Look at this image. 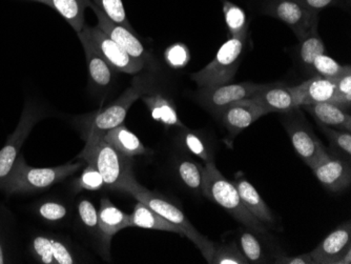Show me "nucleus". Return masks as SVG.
<instances>
[{
	"label": "nucleus",
	"instance_id": "obj_3",
	"mask_svg": "<svg viewBox=\"0 0 351 264\" xmlns=\"http://www.w3.org/2000/svg\"><path fill=\"white\" fill-rule=\"evenodd\" d=\"M201 190L207 198L228 211L246 228L259 234H265L264 224L246 208L234 183L221 174L213 160L205 163L204 180Z\"/></svg>",
	"mask_w": 351,
	"mask_h": 264
},
{
	"label": "nucleus",
	"instance_id": "obj_20",
	"mask_svg": "<svg viewBox=\"0 0 351 264\" xmlns=\"http://www.w3.org/2000/svg\"><path fill=\"white\" fill-rule=\"evenodd\" d=\"M315 117L320 125L351 132V116L348 112L344 111L336 104L330 102L309 104L302 106Z\"/></svg>",
	"mask_w": 351,
	"mask_h": 264
},
{
	"label": "nucleus",
	"instance_id": "obj_6",
	"mask_svg": "<svg viewBox=\"0 0 351 264\" xmlns=\"http://www.w3.org/2000/svg\"><path fill=\"white\" fill-rule=\"evenodd\" d=\"M149 92L145 80L136 78L133 84L126 88L118 99L106 108H101L97 113L93 114L92 117L88 119L86 141H94L104 138L106 132L123 123L132 104Z\"/></svg>",
	"mask_w": 351,
	"mask_h": 264
},
{
	"label": "nucleus",
	"instance_id": "obj_2",
	"mask_svg": "<svg viewBox=\"0 0 351 264\" xmlns=\"http://www.w3.org/2000/svg\"><path fill=\"white\" fill-rule=\"evenodd\" d=\"M77 158L95 165L104 179V188L108 190L123 192L124 187L135 177L132 158L119 153L106 143L104 138L86 141L84 151Z\"/></svg>",
	"mask_w": 351,
	"mask_h": 264
},
{
	"label": "nucleus",
	"instance_id": "obj_30",
	"mask_svg": "<svg viewBox=\"0 0 351 264\" xmlns=\"http://www.w3.org/2000/svg\"><path fill=\"white\" fill-rule=\"evenodd\" d=\"M179 175L183 182L193 189L200 190L202 189L203 180H204V167H200L197 163L184 160L180 163L178 167Z\"/></svg>",
	"mask_w": 351,
	"mask_h": 264
},
{
	"label": "nucleus",
	"instance_id": "obj_32",
	"mask_svg": "<svg viewBox=\"0 0 351 264\" xmlns=\"http://www.w3.org/2000/svg\"><path fill=\"white\" fill-rule=\"evenodd\" d=\"M335 84H336L335 104L349 113L351 106V69L337 78L335 80Z\"/></svg>",
	"mask_w": 351,
	"mask_h": 264
},
{
	"label": "nucleus",
	"instance_id": "obj_45",
	"mask_svg": "<svg viewBox=\"0 0 351 264\" xmlns=\"http://www.w3.org/2000/svg\"><path fill=\"white\" fill-rule=\"evenodd\" d=\"M3 263H5V257H3V248H1V244H0V264Z\"/></svg>",
	"mask_w": 351,
	"mask_h": 264
},
{
	"label": "nucleus",
	"instance_id": "obj_15",
	"mask_svg": "<svg viewBox=\"0 0 351 264\" xmlns=\"http://www.w3.org/2000/svg\"><path fill=\"white\" fill-rule=\"evenodd\" d=\"M349 246H351V226L348 221L331 232L309 254L313 263L337 264Z\"/></svg>",
	"mask_w": 351,
	"mask_h": 264
},
{
	"label": "nucleus",
	"instance_id": "obj_21",
	"mask_svg": "<svg viewBox=\"0 0 351 264\" xmlns=\"http://www.w3.org/2000/svg\"><path fill=\"white\" fill-rule=\"evenodd\" d=\"M232 183L238 190L239 195L241 197L246 208L262 224H274L275 219H274L273 213L254 185L244 178L234 180Z\"/></svg>",
	"mask_w": 351,
	"mask_h": 264
},
{
	"label": "nucleus",
	"instance_id": "obj_11",
	"mask_svg": "<svg viewBox=\"0 0 351 264\" xmlns=\"http://www.w3.org/2000/svg\"><path fill=\"white\" fill-rule=\"evenodd\" d=\"M293 149L309 167L326 155L327 152L317 136L301 122L291 120L285 124Z\"/></svg>",
	"mask_w": 351,
	"mask_h": 264
},
{
	"label": "nucleus",
	"instance_id": "obj_40",
	"mask_svg": "<svg viewBox=\"0 0 351 264\" xmlns=\"http://www.w3.org/2000/svg\"><path fill=\"white\" fill-rule=\"evenodd\" d=\"M39 215L49 221H60L68 215V208L60 202L49 201L41 204Z\"/></svg>",
	"mask_w": 351,
	"mask_h": 264
},
{
	"label": "nucleus",
	"instance_id": "obj_27",
	"mask_svg": "<svg viewBox=\"0 0 351 264\" xmlns=\"http://www.w3.org/2000/svg\"><path fill=\"white\" fill-rule=\"evenodd\" d=\"M322 54H325V45L315 25L300 40V60L307 68H311L313 60Z\"/></svg>",
	"mask_w": 351,
	"mask_h": 264
},
{
	"label": "nucleus",
	"instance_id": "obj_29",
	"mask_svg": "<svg viewBox=\"0 0 351 264\" xmlns=\"http://www.w3.org/2000/svg\"><path fill=\"white\" fill-rule=\"evenodd\" d=\"M311 69H313L319 74V76L323 77L325 80L335 82L341 75L349 70L350 66H341L335 59L322 54L313 60Z\"/></svg>",
	"mask_w": 351,
	"mask_h": 264
},
{
	"label": "nucleus",
	"instance_id": "obj_38",
	"mask_svg": "<svg viewBox=\"0 0 351 264\" xmlns=\"http://www.w3.org/2000/svg\"><path fill=\"white\" fill-rule=\"evenodd\" d=\"M321 129L333 145H336L339 149H342L347 155H351L350 132L333 129V128L325 127V125H321Z\"/></svg>",
	"mask_w": 351,
	"mask_h": 264
},
{
	"label": "nucleus",
	"instance_id": "obj_4",
	"mask_svg": "<svg viewBox=\"0 0 351 264\" xmlns=\"http://www.w3.org/2000/svg\"><path fill=\"white\" fill-rule=\"evenodd\" d=\"M82 165L80 161L54 167H32L25 165L23 157H17L11 173L0 187L8 194L45 190L78 172Z\"/></svg>",
	"mask_w": 351,
	"mask_h": 264
},
{
	"label": "nucleus",
	"instance_id": "obj_16",
	"mask_svg": "<svg viewBox=\"0 0 351 264\" xmlns=\"http://www.w3.org/2000/svg\"><path fill=\"white\" fill-rule=\"evenodd\" d=\"M297 108L309 104L330 102L335 104L336 99V84L333 80H325L323 77H315L299 86H291Z\"/></svg>",
	"mask_w": 351,
	"mask_h": 264
},
{
	"label": "nucleus",
	"instance_id": "obj_25",
	"mask_svg": "<svg viewBox=\"0 0 351 264\" xmlns=\"http://www.w3.org/2000/svg\"><path fill=\"white\" fill-rule=\"evenodd\" d=\"M45 5L60 14L64 21L74 29L75 32H82L84 25V14L92 5L90 0H47Z\"/></svg>",
	"mask_w": 351,
	"mask_h": 264
},
{
	"label": "nucleus",
	"instance_id": "obj_24",
	"mask_svg": "<svg viewBox=\"0 0 351 264\" xmlns=\"http://www.w3.org/2000/svg\"><path fill=\"white\" fill-rule=\"evenodd\" d=\"M142 100L149 108L152 117L156 121L161 122L167 127H179L181 129H186L179 118L173 102L162 94L143 95Z\"/></svg>",
	"mask_w": 351,
	"mask_h": 264
},
{
	"label": "nucleus",
	"instance_id": "obj_31",
	"mask_svg": "<svg viewBox=\"0 0 351 264\" xmlns=\"http://www.w3.org/2000/svg\"><path fill=\"white\" fill-rule=\"evenodd\" d=\"M214 264H247L245 256L234 244L215 248L212 262Z\"/></svg>",
	"mask_w": 351,
	"mask_h": 264
},
{
	"label": "nucleus",
	"instance_id": "obj_44",
	"mask_svg": "<svg viewBox=\"0 0 351 264\" xmlns=\"http://www.w3.org/2000/svg\"><path fill=\"white\" fill-rule=\"evenodd\" d=\"M351 263V246H349L346 253L339 259L337 264H350Z\"/></svg>",
	"mask_w": 351,
	"mask_h": 264
},
{
	"label": "nucleus",
	"instance_id": "obj_13",
	"mask_svg": "<svg viewBox=\"0 0 351 264\" xmlns=\"http://www.w3.org/2000/svg\"><path fill=\"white\" fill-rule=\"evenodd\" d=\"M267 114L266 110L252 99H244L226 106L219 116L230 133V137L234 138L239 133H241L246 128Z\"/></svg>",
	"mask_w": 351,
	"mask_h": 264
},
{
	"label": "nucleus",
	"instance_id": "obj_18",
	"mask_svg": "<svg viewBox=\"0 0 351 264\" xmlns=\"http://www.w3.org/2000/svg\"><path fill=\"white\" fill-rule=\"evenodd\" d=\"M98 226L100 238L106 244L104 246L108 248L110 240L118 232L130 228V215L116 208L110 199H101L100 210L98 211Z\"/></svg>",
	"mask_w": 351,
	"mask_h": 264
},
{
	"label": "nucleus",
	"instance_id": "obj_1",
	"mask_svg": "<svg viewBox=\"0 0 351 264\" xmlns=\"http://www.w3.org/2000/svg\"><path fill=\"white\" fill-rule=\"evenodd\" d=\"M123 192L132 195L136 200L145 204V206L155 211L157 214L178 226L182 230L183 235L189 238L200 250L205 260L208 263L212 262L216 245L214 242L210 241L208 238L205 237L196 230V228L189 222L180 208L169 202L165 197L147 190L136 180L135 177L124 187Z\"/></svg>",
	"mask_w": 351,
	"mask_h": 264
},
{
	"label": "nucleus",
	"instance_id": "obj_42",
	"mask_svg": "<svg viewBox=\"0 0 351 264\" xmlns=\"http://www.w3.org/2000/svg\"><path fill=\"white\" fill-rule=\"evenodd\" d=\"M309 11L319 14L324 10L337 5H343V0H300Z\"/></svg>",
	"mask_w": 351,
	"mask_h": 264
},
{
	"label": "nucleus",
	"instance_id": "obj_46",
	"mask_svg": "<svg viewBox=\"0 0 351 264\" xmlns=\"http://www.w3.org/2000/svg\"><path fill=\"white\" fill-rule=\"evenodd\" d=\"M350 5H351V0H343V5L342 7L343 8H350Z\"/></svg>",
	"mask_w": 351,
	"mask_h": 264
},
{
	"label": "nucleus",
	"instance_id": "obj_14",
	"mask_svg": "<svg viewBox=\"0 0 351 264\" xmlns=\"http://www.w3.org/2000/svg\"><path fill=\"white\" fill-rule=\"evenodd\" d=\"M311 169L317 180L331 192H341L350 185V165L344 159L331 156L327 153Z\"/></svg>",
	"mask_w": 351,
	"mask_h": 264
},
{
	"label": "nucleus",
	"instance_id": "obj_5",
	"mask_svg": "<svg viewBox=\"0 0 351 264\" xmlns=\"http://www.w3.org/2000/svg\"><path fill=\"white\" fill-rule=\"evenodd\" d=\"M246 38H232L221 45L215 58L204 68L191 75L199 88L222 86L232 82L243 54Z\"/></svg>",
	"mask_w": 351,
	"mask_h": 264
},
{
	"label": "nucleus",
	"instance_id": "obj_8",
	"mask_svg": "<svg viewBox=\"0 0 351 264\" xmlns=\"http://www.w3.org/2000/svg\"><path fill=\"white\" fill-rule=\"evenodd\" d=\"M263 86L254 82L203 86L197 91L196 99L207 111L219 116L226 106L254 97Z\"/></svg>",
	"mask_w": 351,
	"mask_h": 264
},
{
	"label": "nucleus",
	"instance_id": "obj_43",
	"mask_svg": "<svg viewBox=\"0 0 351 264\" xmlns=\"http://www.w3.org/2000/svg\"><path fill=\"white\" fill-rule=\"evenodd\" d=\"M277 263L284 264H313V260L311 257V254H301L295 257H286V256H280L277 258Z\"/></svg>",
	"mask_w": 351,
	"mask_h": 264
},
{
	"label": "nucleus",
	"instance_id": "obj_41",
	"mask_svg": "<svg viewBox=\"0 0 351 264\" xmlns=\"http://www.w3.org/2000/svg\"><path fill=\"white\" fill-rule=\"evenodd\" d=\"M53 257L55 264H73L75 263L74 257L70 250L62 242L53 239Z\"/></svg>",
	"mask_w": 351,
	"mask_h": 264
},
{
	"label": "nucleus",
	"instance_id": "obj_17",
	"mask_svg": "<svg viewBox=\"0 0 351 264\" xmlns=\"http://www.w3.org/2000/svg\"><path fill=\"white\" fill-rule=\"evenodd\" d=\"M250 99L262 106L268 114L273 112L289 113L295 108H297L291 86L281 84H264L263 88Z\"/></svg>",
	"mask_w": 351,
	"mask_h": 264
},
{
	"label": "nucleus",
	"instance_id": "obj_19",
	"mask_svg": "<svg viewBox=\"0 0 351 264\" xmlns=\"http://www.w3.org/2000/svg\"><path fill=\"white\" fill-rule=\"evenodd\" d=\"M79 39L82 41L84 47V54H86V64H88V74L90 80L98 86H106L112 82L113 70L108 66V62L102 58L90 37L88 36L84 29L78 33Z\"/></svg>",
	"mask_w": 351,
	"mask_h": 264
},
{
	"label": "nucleus",
	"instance_id": "obj_28",
	"mask_svg": "<svg viewBox=\"0 0 351 264\" xmlns=\"http://www.w3.org/2000/svg\"><path fill=\"white\" fill-rule=\"evenodd\" d=\"M93 1H94V5L100 11L104 12V15L108 16L110 21L134 31L128 16H126L122 0H93Z\"/></svg>",
	"mask_w": 351,
	"mask_h": 264
},
{
	"label": "nucleus",
	"instance_id": "obj_12",
	"mask_svg": "<svg viewBox=\"0 0 351 264\" xmlns=\"http://www.w3.org/2000/svg\"><path fill=\"white\" fill-rule=\"evenodd\" d=\"M90 8L94 12L95 15L97 16V27H100L112 40L115 41L118 45H120L126 53H129L134 58L143 61V62L147 61L149 54L145 51L141 41L134 34V31L126 29L123 25H118V23L110 21L108 16L104 15V12L100 11L94 3H92Z\"/></svg>",
	"mask_w": 351,
	"mask_h": 264
},
{
	"label": "nucleus",
	"instance_id": "obj_36",
	"mask_svg": "<svg viewBox=\"0 0 351 264\" xmlns=\"http://www.w3.org/2000/svg\"><path fill=\"white\" fill-rule=\"evenodd\" d=\"M79 216L86 228L93 230L95 234H99V226H98V212L94 204L90 201L82 200L78 206Z\"/></svg>",
	"mask_w": 351,
	"mask_h": 264
},
{
	"label": "nucleus",
	"instance_id": "obj_7",
	"mask_svg": "<svg viewBox=\"0 0 351 264\" xmlns=\"http://www.w3.org/2000/svg\"><path fill=\"white\" fill-rule=\"evenodd\" d=\"M261 12L291 27L299 40L319 25V14L309 11L300 0H266Z\"/></svg>",
	"mask_w": 351,
	"mask_h": 264
},
{
	"label": "nucleus",
	"instance_id": "obj_39",
	"mask_svg": "<svg viewBox=\"0 0 351 264\" xmlns=\"http://www.w3.org/2000/svg\"><path fill=\"white\" fill-rule=\"evenodd\" d=\"M183 139H184L185 145L187 149L195 154L199 158L202 159L205 163H210L213 159L210 158V153L207 152L204 143L201 141L198 135L193 133V132L185 131L183 134Z\"/></svg>",
	"mask_w": 351,
	"mask_h": 264
},
{
	"label": "nucleus",
	"instance_id": "obj_34",
	"mask_svg": "<svg viewBox=\"0 0 351 264\" xmlns=\"http://www.w3.org/2000/svg\"><path fill=\"white\" fill-rule=\"evenodd\" d=\"M165 56L167 64L173 69L183 68L189 64V58H191L189 49L183 43H175V45H171L165 51Z\"/></svg>",
	"mask_w": 351,
	"mask_h": 264
},
{
	"label": "nucleus",
	"instance_id": "obj_22",
	"mask_svg": "<svg viewBox=\"0 0 351 264\" xmlns=\"http://www.w3.org/2000/svg\"><path fill=\"white\" fill-rule=\"evenodd\" d=\"M104 139L119 153L130 158L147 154V149L139 141V138L132 133L123 123L106 132L104 135Z\"/></svg>",
	"mask_w": 351,
	"mask_h": 264
},
{
	"label": "nucleus",
	"instance_id": "obj_33",
	"mask_svg": "<svg viewBox=\"0 0 351 264\" xmlns=\"http://www.w3.org/2000/svg\"><path fill=\"white\" fill-rule=\"evenodd\" d=\"M242 252L248 263H260L263 261V251L259 240L250 232H243L240 237Z\"/></svg>",
	"mask_w": 351,
	"mask_h": 264
},
{
	"label": "nucleus",
	"instance_id": "obj_23",
	"mask_svg": "<svg viewBox=\"0 0 351 264\" xmlns=\"http://www.w3.org/2000/svg\"><path fill=\"white\" fill-rule=\"evenodd\" d=\"M130 228H147V230H165L183 235L182 230L169 220L157 214L155 211L138 201L133 213L130 215ZM184 236V235H183Z\"/></svg>",
	"mask_w": 351,
	"mask_h": 264
},
{
	"label": "nucleus",
	"instance_id": "obj_37",
	"mask_svg": "<svg viewBox=\"0 0 351 264\" xmlns=\"http://www.w3.org/2000/svg\"><path fill=\"white\" fill-rule=\"evenodd\" d=\"M32 248L39 261L45 264H55L54 257H53L52 238L39 236L33 240Z\"/></svg>",
	"mask_w": 351,
	"mask_h": 264
},
{
	"label": "nucleus",
	"instance_id": "obj_9",
	"mask_svg": "<svg viewBox=\"0 0 351 264\" xmlns=\"http://www.w3.org/2000/svg\"><path fill=\"white\" fill-rule=\"evenodd\" d=\"M84 32L90 37L96 50L108 62L112 70L126 74H137L145 68V62L138 60L126 53L123 49L112 40L100 27L84 25Z\"/></svg>",
	"mask_w": 351,
	"mask_h": 264
},
{
	"label": "nucleus",
	"instance_id": "obj_10",
	"mask_svg": "<svg viewBox=\"0 0 351 264\" xmlns=\"http://www.w3.org/2000/svg\"><path fill=\"white\" fill-rule=\"evenodd\" d=\"M40 118L38 110L34 106L27 104L21 116L19 127L10 136L7 145L0 149V185L5 182L19 157V149L25 143V138Z\"/></svg>",
	"mask_w": 351,
	"mask_h": 264
},
{
	"label": "nucleus",
	"instance_id": "obj_47",
	"mask_svg": "<svg viewBox=\"0 0 351 264\" xmlns=\"http://www.w3.org/2000/svg\"><path fill=\"white\" fill-rule=\"evenodd\" d=\"M29 1H35V3H43V5H45V3H47V0H29Z\"/></svg>",
	"mask_w": 351,
	"mask_h": 264
},
{
	"label": "nucleus",
	"instance_id": "obj_26",
	"mask_svg": "<svg viewBox=\"0 0 351 264\" xmlns=\"http://www.w3.org/2000/svg\"><path fill=\"white\" fill-rule=\"evenodd\" d=\"M222 10L230 37H247L248 21L244 10L230 0H222Z\"/></svg>",
	"mask_w": 351,
	"mask_h": 264
},
{
	"label": "nucleus",
	"instance_id": "obj_35",
	"mask_svg": "<svg viewBox=\"0 0 351 264\" xmlns=\"http://www.w3.org/2000/svg\"><path fill=\"white\" fill-rule=\"evenodd\" d=\"M78 187L88 191H98L104 188V179L95 165L88 163V167L84 169L79 178Z\"/></svg>",
	"mask_w": 351,
	"mask_h": 264
}]
</instances>
